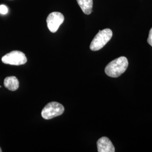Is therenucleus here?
I'll use <instances>...</instances> for the list:
<instances>
[{
    "label": "nucleus",
    "mask_w": 152,
    "mask_h": 152,
    "mask_svg": "<svg viewBox=\"0 0 152 152\" xmlns=\"http://www.w3.org/2000/svg\"><path fill=\"white\" fill-rule=\"evenodd\" d=\"M99 152H114L115 148L112 141L107 137H102L97 141Z\"/></svg>",
    "instance_id": "obj_6"
},
{
    "label": "nucleus",
    "mask_w": 152,
    "mask_h": 152,
    "mask_svg": "<svg viewBox=\"0 0 152 152\" xmlns=\"http://www.w3.org/2000/svg\"><path fill=\"white\" fill-rule=\"evenodd\" d=\"M2 152V150H1V148H0V152Z\"/></svg>",
    "instance_id": "obj_11"
},
{
    "label": "nucleus",
    "mask_w": 152,
    "mask_h": 152,
    "mask_svg": "<svg viewBox=\"0 0 152 152\" xmlns=\"http://www.w3.org/2000/svg\"><path fill=\"white\" fill-rule=\"evenodd\" d=\"M113 32L109 28L99 31L98 34L92 39L90 44V48L91 50L95 51L102 49L104 46L108 42L112 37Z\"/></svg>",
    "instance_id": "obj_2"
},
{
    "label": "nucleus",
    "mask_w": 152,
    "mask_h": 152,
    "mask_svg": "<svg viewBox=\"0 0 152 152\" xmlns=\"http://www.w3.org/2000/svg\"><path fill=\"white\" fill-rule=\"evenodd\" d=\"M2 61L6 64L12 65H20L27 63V59L23 52L20 51H12L6 54L2 58Z\"/></svg>",
    "instance_id": "obj_4"
},
{
    "label": "nucleus",
    "mask_w": 152,
    "mask_h": 152,
    "mask_svg": "<svg viewBox=\"0 0 152 152\" xmlns=\"http://www.w3.org/2000/svg\"><path fill=\"white\" fill-rule=\"evenodd\" d=\"M64 20V16L59 12H53L48 16L46 22L49 31L55 33Z\"/></svg>",
    "instance_id": "obj_5"
},
{
    "label": "nucleus",
    "mask_w": 152,
    "mask_h": 152,
    "mask_svg": "<svg viewBox=\"0 0 152 152\" xmlns=\"http://www.w3.org/2000/svg\"><path fill=\"white\" fill-rule=\"evenodd\" d=\"M147 41H148V43L151 46H152V28L149 31V36H148V38L147 39Z\"/></svg>",
    "instance_id": "obj_10"
},
{
    "label": "nucleus",
    "mask_w": 152,
    "mask_h": 152,
    "mask_svg": "<svg viewBox=\"0 0 152 152\" xmlns=\"http://www.w3.org/2000/svg\"><path fill=\"white\" fill-rule=\"evenodd\" d=\"M64 112V107L57 102H51L48 104L42 110L41 115L45 120H50L59 116Z\"/></svg>",
    "instance_id": "obj_3"
},
{
    "label": "nucleus",
    "mask_w": 152,
    "mask_h": 152,
    "mask_svg": "<svg viewBox=\"0 0 152 152\" xmlns=\"http://www.w3.org/2000/svg\"><path fill=\"white\" fill-rule=\"evenodd\" d=\"M4 86L10 91H15L19 88V82L16 77H7L4 80Z\"/></svg>",
    "instance_id": "obj_7"
},
{
    "label": "nucleus",
    "mask_w": 152,
    "mask_h": 152,
    "mask_svg": "<svg viewBox=\"0 0 152 152\" xmlns=\"http://www.w3.org/2000/svg\"><path fill=\"white\" fill-rule=\"evenodd\" d=\"M129 65L127 59L125 56H121L110 62L105 68L107 76L116 78L122 75L126 71Z\"/></svg>",
    "instance_id": "obj_1"
},
{
    "label": "nucleus",
    "mask_w": 152,
    "mask_h": 152,
    "mask_svg": "<svg viewBox=\"0 0 152 152\" xmlns=\"http://www.w3.org/2000/svg\"><path fill=\"white\" fill-rule=\"evenodd\" d=\"M77 1L84 14L90 15L91 13L93 7L92 0H77Z\"/></svg>",
    "instance_id": "obj_8"
},
{
    "label": "nucleus",
    "mask_w": 152,
    "mask_h": 152,
    "mask_svg": "<svg viewBox=\"0 0 152 152\" xmlns=\"http://www.w3.org/2000/svg\"><path fill=\"white\" fill-rule=\"evenodd\" d=\"M8 12L7 7L4 5H0V14L5 15Z\"/></svg>",
    "instance_id": "obj_9"
}]
</instances>
